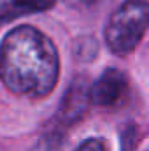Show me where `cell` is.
<instances>
[{
    "label": "cell",
    "instance_id": "6da1fadb",
    "mask_svg": "<svg viewBox=\"0 0 149 151\" xmlns=\"http://www.w3.org/2000/svg\"><path fill=\"white\" fill-rule=\"evenodd\" d=\"M60 58L53 40L23 25L11 30L0 44V79L16 95L44 97L56 86Z\"/></svg>",
    "mask_w": 149,
    "mask_h": 151
},
{
    "label": "cell",
    "instance_id": "7a4b0ae2",
    "mask_svg": "<svg viewBox=\"0 0 149 151\" xmlns=\"http://www.w3.org/2000/svg\"><path fill=\"white\" fill-rule=\"evenodd\" d=\"M149 27L148 0H126L111 14L105 27V42L114 55L132 53Z\"/></svg>",
    "mask_w": 149,
    "mask_h": 151
},
{
    "label": "cell",
    "instance_id": "3957f363",
    "mask_svg": "<svg viewBox=\"0 0 149 151\" xmlns=\"http://www.w3.org/2000/svg\"><path fill=\"white\" fill-rule=\"evenodd\" d=\"M126 93V77L117 69H107L91 86L90 99L102 107L116 106Z\"/></svg>",
    "mask_w": 149,
    "mask_h": 151
},
{
    "label": "cell",
    "instance_id": "277c9868",
    "mask_svg": "<svg viewBox=\"0 0 149 151\" xmlns=\"http://www.w3.org/2000/svg\"><path fill=\"white\" fill-rule=\"evenodd\" d=\"M56 0H0V23L51 9Z\"/></svg>",
    "mask_w": 149,
    "mask_h": 151
},
{
    "label": "cell",
    "instance_id": "5b68a950",
    "mask_svg": "<svg viewBox=\"0 0 149 151\" xmlns=\"http://www.w3.org/2000/svg\"><path fill=\"white\" fill-rule=\"evenodd\" d=\"M90 95H88V88L84 83H75L72 90L67 93L65 99V106H63V113L69 118H75L77 114H81L86 109V102H88Z\"/></svg>",
    "mask_w": 149,
    "mask_h": 151
},
{
    "label": "cell",
    "instance_id": "8992f818",
    "mask_svg": "<svg viewBox=\"0 0 149 151\" xmlns=\"http://www.w3.org/2000/svg\"><path fill=\"white\" fill-rule=\"evenodd\" d=\"M77 151H107V148L100 139H88L77 148Z\"/></svg>",
    "mask_w": 149,
    "mask_h": 151
},
{
    "label": "cell",
    "instance_id": "52a82bcc",
    "mask_svg": "<svg viewBox=\"0 0 149 151\" xmlns=\"http://www.w3.org/2000/svg\"><path fill=\"white\" fill-rule=\"evenodd\" d=\"M37 151H60V148L56 144H53V142H46V144H40V148Z\"/></svg>",
    "mask_w": 149,
    "mask_h": 151
},
{
    "label": "cell",
    "instance_id": "ba28073f",
    "mask_svg": "<svg viewBox=\"0 0 149 151\" xmlns=\"http://www.w3.org/2000/svg\"><path fill=\"white\" fill-rule=\"evenodd\" d=\"M148 151H149V150H148Z\"/></svg>",
    "mask_w": 149,
    "mask_h": 151
}]
</instances>
